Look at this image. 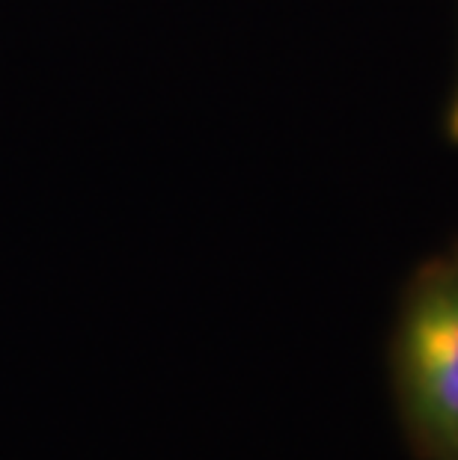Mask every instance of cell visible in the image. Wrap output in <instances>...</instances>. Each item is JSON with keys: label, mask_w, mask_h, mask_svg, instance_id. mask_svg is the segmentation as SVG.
<instances>
[{"label": "cell", "mask_w": 458, "mask_h": 460, "mask_svg": "<svg viewBox=\"0 0 458 460\" xmlns=\"http://www.w3.org/2000/svg\"><path fill=\"white\" fill-rule=\"evenodd\" d=\"M444 137L453 146H458V66H455V81H453L450 99H446V107H444Z\"/></svg>", "instance_id": "2"}, {"label": "cell", "mask_w": 458, "mask_h": 460, "mask_svg": "<svg viewBox=\"0 0 458 460\" xmlns=\"http://www.w3.org/2000/svg\"><path fill=\"white\" fill-rule=\"evenodd\" d=\"M387 384L414 460H458V241L423 259L399 291Z\"/></svg>", "instance_id": "1"}]
</instances>
